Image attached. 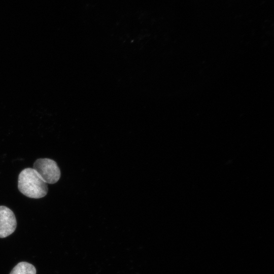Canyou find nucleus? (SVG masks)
Here are the masks:
<instances>
[{
    "label": "nucleus",
    "instance_id": "f257e3e1",
    "mask_svg": "<svg viewBox=\"0 0 274 274\" xmlns=\"http://www.w3.org/2000/svg\"><path fill=\"white\" fill-rule=\"evenodd\" d=\"M18 188L25 196L36 199L46 196L48 190L47 184L33 168H24L20 173Z\"/></svg>",
    "mask_w": 274,
    "mask_h": 274
},
{
    "label": "nucleus",
    "instance_id": "7ed1b4c3",
    "mask_svg": "<svg viewBox=\"0 0 274 274\" xmlns=\"http://www.w3.org/2000/svg\"><path fill=\"white\" fill-rule=\"evenodd\" d=\"M17 226V221L13 212L7 207L0 206V238L13 233Z\"/></svg>",
    "mask_w": 274,
    "mask_h": 274
},
{
    "label": "nucleus",
    "instance_id": "f03ea898",
    "mask_svg": "<svg viewBox=\"0 0 274 274\" xmlns=\"http://www.w3.org/2000/svg\"><path fill=\"white\" fill-rule=\"evenodd\" d=\"M33 168L46 184H55L60 178V170L57 163L49 158H39L33 163Z\"/></svg>",
    "mask_w": 274,
    "mask_h": 274
},
{
    "label": "nucleus",
    "instance_id": "20e7f679",
    "mask_svg": "<svg viewBox=\"0 0 274 274\" xmlns=\"http://www.w3.org/2000/svg\"><path fill=\"white\" fill-rule=\"evenodd\" d=\"M10 274H36V269L31 264L23 261L18 263Z\"/></svg>",
    "mask_w": 274,
    "mask_h": 274
}]
</instances>
